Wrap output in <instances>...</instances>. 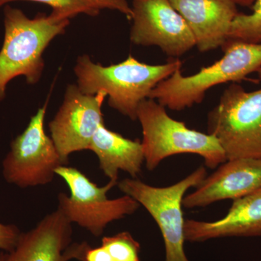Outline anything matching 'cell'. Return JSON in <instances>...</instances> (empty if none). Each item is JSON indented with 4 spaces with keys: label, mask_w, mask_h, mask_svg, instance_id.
Segmentation results:
<instances>
[{
    "label": "cell",
    "mask_w": 261,
    "mask_h": 261,
    "mask_svg": "<svg viewBox=\"0 0 261 261\" xmlns=\"http://www.w3.org/2000/svg\"><path fill=\"white\" fill-rule=\"evenodd\" d=\"M181 65L177 58L164 64L149 65L129 56L121 63L103 66L83 55L77 58L73 70L82 93L94 95L103 91L110 107L136 121L140 103Z\"/></svg>",
    "instance_id": "cell-1"
},
{
    "label": "cell",
    "mask_w": 261,
    "mask_h": 261,
    "mask_svg": "<svg viewBox=\"0 0 261 261\" xmlns=\"http://www.w3.org/2000/svg\"><path fill=\"white\" fill-rule=\"evenodd\" d=\"M70 20L53 14L34 18L21 10L5 5L4 40L0 49V102L6 97L8 83L18 76L35 84L44 68L43 53L55 38L65 34Z\"/></svg>",
    "instance_id": "cell-2"
},
{
    "label": "cell",
    "mask_w": 261,
    "mask_h": 261,
    "mask_svg": "<svg viewBox=\"0 0 261 261\" xmlns=\"http://www.w3.org/2000/svg\"><path fill=\"white\" fill-rule=\"evenodd\" d=\"M222 49L221 59L195 74L185 76L181 68L176 70L156 86L149 98L171 111H184L200 104L213 87L240 82L261 68V44L227 40Z\"/></svg>",
    "instance_id": "cell-3"
},
{
    "label": "cell",
    "mask_w": 261,
    "mask_h": 261,
    "mask_svg": "<svg viewBox=\"0 0 261 261\" xmlns=\"http://www.w3.org/2000/svg\"><path fill=\"white\" fill-rule=\"evenodd\" d=\"M137 120L142 126V145L148 171H153L163 160L178 154H198L211 169L227 161L214 135L191 129L184 122L173 119L155 99L147 98L140 103Z\"/></svg>",
    "instance_id": "cell-4"
},
{
    "label": "cell",
    "mask_w": 261,
    "mask_h": 261,
    "mask_svg": "<svg viewBox=\"0 0 261 261\" xmlns=\"http://www.w3.org/2000/svg\"><path fill=\"white\" fill-rule=\"evenodd\" d=\"M226 159H261V89L247 92L233 83L225 89L207 116Z\"/></svg>",
    "instance_id": "cell-5"
},
{
    "label": "cell",
    "mask_w": 261,
    "mask_h": 261,
    "mask_svg": "<svg viewBox=\"0 0 261 261\" xmlns=\"http://www.w3.org/2000/svg\"><path fill=\"white\" fill-rule=\"evenodd\" d=\"M207 176L206 168L200 166L168 187L150 186L133 178L118 182L120 190L144 206L159 226L166 248L165 261H190L184 247L186 240L182 201L187 190L199 186Z\"/></svg>",
    "instance_id": "cell-6"
},
{
    "label": "cell",
    "mask_w": 261,
    "mask_h": 261,
    "mask_svg": "<svg viewBox=\"0 0 261 261\" xmlns=\"http://www.w3.org/2000/svg\"><path fill=\"white\" fill-rule=\"evenodd\" d=\"M56 174L65 180L70 195L60 193L58 207L70 223H76L95 237H99L110 223L135 214L140 204L128 195L109 200L107 193L118 185L110 180L99 187L75 168L62 166Z\"/></svg>",
    "instance_id": "cell-7"
},
{
    "label": "cell",
    "mask_w": 261,
    "mask_h": 261,
    "mask_svg": "<svg viewBox=\"0 0 261 261\" xmlns=\"http://www.w3.org/2000/svg\"><path fill=\"white\" fill-rule=\"evenodd\" d=\"M47 108V102L10 144V152L3 162V176L8 183L20 188L47 185L53 181L56 170L68 164L44 132Z\"/></svg>",
    "instance_id": "cell-8"
},
{
    "label": "cell",
    "mask_w": 261,
    "mask_h": 261,
    "mask_svg": "<svg viewBox=\"0 0 261 261\" xmlns=\"http://www.w3.org/2000/svg\"><path fill=\"white\" fill-rule=\"evenodd\" d=\"M130 8L134 44L159 47L176 59L195 47L191 30L170 0H132Z\"/></svg>",
    "instance_id": "cell-9"
},
{
    "label": "cell",
    "mask_w": 261,
    "mask_h": 261,
    "mask_svg": "<svg viewBox=\"0 0 261 261\" xmlns=\"http://www.w3.org/2000/svg\"><path fill=\"white\" fill-rule=\"evenodd\" d=\"M106 98L103 91L90 95L82 93L76 84L67 87L61 108L49 123L51 140L65 161L68 162L73 152L89 149L96 132L105 123L102 106Z\"/></svg>",
    "instance_id": "cell-10"
},
{
    "label": "cell",
    "mask_w": 261,
    "mask_h": 261,
    "mask_svg": "<svg viewBox=\"0 0 261 261\" xmlns=\"http://www.w3.org/2000/svg\"><path fill=\"white\" fill-rule=\"evenodd\" d=\"M261 189V159L227 160L184 197L187 209L203 207L218 201L237 200Z\"/></svg>",
    "instance_id": "cell-11"
},
{
    "label": "cell",
    "mask_w": 261,
    "mask_h": 261,
    "mask_svg": "<svg viewBox=\"0 0 261 261\" xmlns=\"http://www.w3.org/2000/svg\"><path fill=\"white\" fill-rule=\"evenodd\" d=\"M72 223L59 209L47 215L35 228L20 233L10 252H0V261H68L73 259Z\"/></svg>",
    "instance_id": "cell-12"
},
{
    "label": "cell",
    "mask_w": 261,
    "mask_h": 261,
    "mask_svg": "<svg viewBox=\"0 0 261 261\" xmlns=\"http://www.w3.org/2000/svg\"><path fill=\"white\" fill-rule=\"evenodd\" d=\"M185 19L201 53L222 47L239 12L231 0H170Z\"/></svg>",
    "instance_id": "cell-13"
},
{
    "label": "cell",
    "mask_w": 261,
    "mask_h": 261,
    "mask_svg": "<svg viewBox=\"0 0 261 261\" xmlns=\"http://www.w3.org/2000/svg\"><path fill=\"white\" fill-rule=\"evenodd\" d=\"M185 235L186 241L192 243L230 237H261V189L233 200L222 219L185 220Z\"/></svg>",
    "instance_id": "cell-14"
},
{
    "label": "cell",
    "mask_w": 261,
    "mask_h": 261,
    "mask_svg": "<svg viewBox=\"0 0 261 261\" xmlns=\"http://www.w3.org/2000/svg\"><path fill=\"white\" fill-rule=\"evenodd\" d=\"M89 149L97 156L99 168L110 180H118L120 170L133 178L142 172L145 161L142 142L108 129L105 123L96 132Z\"/></svg>",
    "instance_id": "cell-15"
},
{
    "label": "cell",
    "mask_w": 261,
    "mask_h": 261,
    "mask_svg": "<svg viewBox=\"0 0 261 261\" xmlns=\"http://www.w3.org/2000/svg\"><path fill=\"white\" fill-rule=\"evenodd\" d=\"M250 14L239 13L231 23L228 40L261 44V0H255Z\"/></svg>",
    "instance_id": "cell-16"
},
{
    "label": "cell",
    "mask_w": 261,
    "mask_h": 261,
    "mask_svg": "<svg viewBox=\"0 0 261 261\" xmlns=\"http://www.w3.org/2000/svg\"><path fill=\"white\" fill-rule=\"evenodd\" d=\"M15 1H32L49 5L53 9L51 13L68 20L80 14L97 16L100 12L87 0H0V8Z\"/></svg>",
    "instance_id": "cell-17"
},
{
    "label": "cell",
    "mask_w": 261,
    "mask_h": 261,
    "mask_svg": "<svg viewBox=\"0 0 261 261\" xmlns=\"http://www.w3.org/2000/svg\"><path fill=\"white\" fill-rule=\"evenodd\" d=\"M113 261H140V244L128 231L104 237L102 245Z\"/></svg>",
    "instance_id": "cell-18"
},
{
    "label": "cell",
    "mask_w": 261,
    "mask_h": 261,
    "mask_svg": "<svg viewBox=\"0 0 261 261\" xmlns=\"http://www.w3.org/2000/svg\"><path fill=\"white\" fill-rule=\"evenodd\" d=\"M75 259L81 261H113L108 250L102 245L92 248L88 244H75Z\"/></svg>",
    "instance_id": "cell-19"
},
{
    "label": "cell",
    "mask_w": 261,
    "mask_h": 261,
    "mask_svg": "<svg viewBox=\"0 0 261 261\" xmlns=\"http://www.w3.org/2000/svg\"><path fill=\"white\" fill-rule=\"evenodd\" d=\"M20 232L15 225H5L0 223V250L10 252L18 243Z\"/></svg>",
    "instance_id": "cell-20"
},
{
    "label": "cell",
    "mask_w": 261,
    "mask_h": 261,
    "mask_svg": "<svg viewBox=\"0 0 261 261\" xmlns=\"http://www.w3.org/2000/svg\"><path fill=\"white\" fill-rule=\"evenodd\" d=\"M97 10L108 9L119 12L130 20L132 10L127 0H87Z\"/></svg>",
    "instance_id": "cell-21"
},
{
    "label": "cell",
    "mask_w": 261,
    "mask_h": 261,
    "mask_svg": "<svg viewBox=\"0 0 261 261\" xmlns=\"http://www.w3.org/2000/svg\"><path fill=\"white\" fill-rule=\"evenodd\" d=\"M234 4L242 7H251L255 0H231Z\"/></svg>",
    "instance_id": "cell-22"
},
{
    "label": "cell",
    "mask_w": 261,
    "mask_h": 261,
    "mask_svg": "<svg viewBox=\"0 0 261 261\" xmlns=\"http://www.w3.org/2000/svg\"><path fill=\"white\" fill-rule=\"evenodd\" d=\"M257 75H258L259 80L261 81V68L257 71Z\"/></svg>",
    "instance_id": "cell-23"
}]
</instances>
